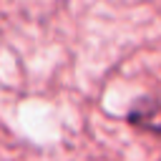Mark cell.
Instances as JSON below:
<instances>
[{"instance_id":"obj_1","label":"cell","mask_w":161,"mask_h":161,"mask_svg":"<svg viewBox=\"0 0 161 161\" xmlns=\"http://www.w3.org/2000/svg\"><path fill=\"white\" fill-rule=\"evenodd\" d=\"M128 121L141 128V131H151V133H161V103L156 101H143L138 106H133V111L128 113Z\"/></svg>"}]
</instances>
